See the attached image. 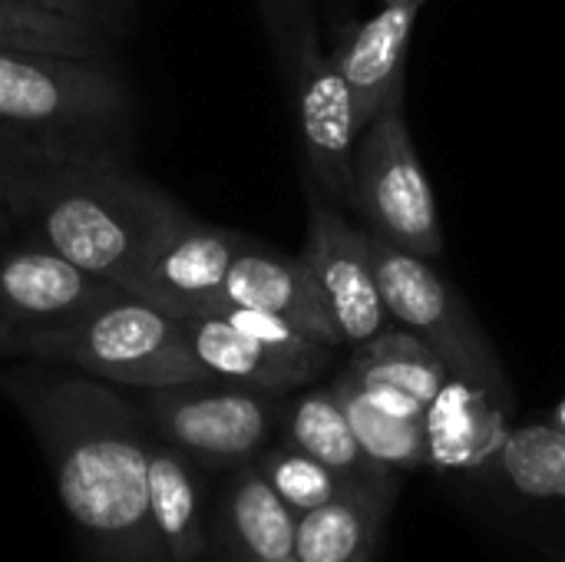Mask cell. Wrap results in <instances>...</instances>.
<instances>
[{
    "mask_svg": "<svg viewBox=\"0 0 565 562\" xmlns=\"http://www.w3.org/2000/svg\"><path fill=\"white\" fill-rule=\"evenodd\" d=\"M209 315L228 321L232 328L265 341V344H275V348H285V351H311L318 348L321 341L308 338L301 328H295L291 321L271 315V311H262V308H248V305H232V301H215L209 308Z\"/></svg>",
    "mask_w": 565,
    "mask_h": 562,
    "instance_id": "27",
    "label": "cell"
},
{
    "mask_svg": "<svg viewBox=\"0 0 565 562\" xmlns=\"http://www.w3.org/2000/svg\"><path fill=\"white\" fill-rule=\"evenodd\" d=\"M179 321H182L192 354L212 378L245 384V388L278 394V397L318 381L328 371L331 354H334V348L328 344H318L311 351H285L232 328L228 321L215 315H195V318H179Z\"/></svg>",
    "mask_w": 565,
    "mask_h": 562,
    "instance_id": "12",
    "label": "cell"
},
{
    "mask_svg": "<svg viewBox=\"0 0 565 562\" xmlns=\"http://www.w3.org/2000/svg\"><path fill=\"white\" fill-rule=\"evenodd\" d=\"M218 301L271 311V315L291 321L295 328H301L308 338H315L328 348H341L338 331L324 311V301H321L301 255L291 258L285 252L268 248L258 238L242 242V248L225 275Z\"/></svg>",
    "mask_w": 565,
    "mask_h": 562,
    "instance_id": "14",
    "label": "cell"
},
{
    "mask_svg": "<svg viewBox=\"0 0 565 562\" xmlns=\"http://www.w3.org/2000/svg\"><path fill=\"white\" fill-rule=\"evenodd\" d=\"M371 252L391 321L420 338L447 364L450 378H460L510 407L513 391L507 374L460 291L430 265V258L404 252L377 235H371Z\"/></svg>",
    "mask_w": 565,
    "mask_h": 562,
    "instance_id": "5",
    "label": "cell"
},
{
    "mask_svg": "<svg viewBox=\"0 0 565 562\" xmlns=\"http://www.w3.org/2000/svg\"><path fill=\"white\" fill-rule=\"evenodd\" d=\"M308 199V238L301 262L324 301V311L338 331L341 348H361L394 328L384 305V291L374 268L371 232L354 229L338 202L305 172Z\"/></svg>",
    "mask_w": 565,
    "mask_h": 562,
    "instance_id": "8",
    "label": "cell"
},
{
    "mask_svg": "<svg viewBox=\"0 0 565 562\" xmlns=\"http://www.w3.org/2000/svg\"><path fill=\"white\" fill-rule=\"evenodd\" d=\"M3 397L33 431L60 503L99 562H166L149 517V434L109 381L30 361L0 371Z\"/></svg>",
    "mask_w": 565,
    "mask_h": 562,
    "instance_id": "1",
    "label": "cell"
},
{
    "mask_svg": "<svg viewBox=\"0 0 565 562\" xmlns=\"http://www.w3.org/2000/svg\"><path fill=\"white\" fill-rule=\"evenodd\" d=\"M258 470L265 474V480L275 487V494L298 513H311L331 500H338L351 484L358 480H348L341 477L338 470H331L328 464L315 460L311 454L298 450L295 444H278V447H265L258 454Z\"/></svg>",
    "mask_w": 565,
    "mask_h": 562,
    "instance_id": "24",
    "label": "cell"
},
{
    "mask_svg": "<svg viewBox=\"0 0 565 562\" xmlns=\"http://www.w3.org/2000/svg\"><path fill=\"white\" fill-rule=\"evenodd\" d=\"M490 464L520 497L546 503L565 500V431L550 421L507 431Z\"/></svg>",
    "mask_w": 565,
    "mask_h": 562,
    "instance_id": "23",
    "label": "cell"
},
{
    "mask_svg": "<svg viewBox=\"0 0 565 562\" xmlns=\"http://www.w3.org/2000/svg\"><path fill=\"white\" fill-rule=\"evenodd\" d=\"M354 209L364 215L371 235L404 252L420 258L444 252L437 199L404 119V93L394 96L358 139Z\"/></svg>",
    "mask_w": 565,
    "mask_h": 562,
    "instance_id": "6",
    "label": "cell"
},
{
    "mask_svg": "<svg viewBox=\"0 0 565 562\" xmlns=\"http://www.w3.org/2000/svg\"><path fill=\"white\" fill-rule=\"evenodd\" d=\"M285 79L298 113L308 176L338 205L354 209V149L361 139V126L354 116L351 89L334 56L324 53L318 40L298 56L295 70Z\"/></svg>",
    "mask_w": 565,
    "mask_h": 562,
    "instance_id": "11",
    "label": "cell"
},
{
    "mask_svg": "<svg viewBox=\"0 0 565 562\" xmlns=\"http://www.w3.org/2000/svg\"><path fill=\"white\" fill-rule=\"evenodd\" d=\"M70 152H93V149H70L13 129H0V202L10 205L50 162Z\"/></svg>",
    "mask_w": 565,
    "mask_h": 562,
    "instance_id": "25",
    "label": "cell"
},
{
    "mask_svg": "<svg viewBox=\"0 0 565 562\" xmlns=\"http://www.w3.org/2000/svg\"><path fill=\"white\" fill-rule=\"evenodd\" d=\"M245 238L179 209L149 242L129 291L175 318L209 315Z\"/></svg>",
    "mask_w": 565,
    "mask_h": 562,
    "instance_id": "10",
    "label": "cell"
},
{
    "mask_svg": "<svg viewBox=\"0 0 565 562\" xmlns=\"http://www.w3.org/2000/svg\"><path fill=\"white\" fill-rule=\"evenodd\" d=\"M245 562H258V560H245ZM285 562H295V560H285Z\"/></svg>",
    "mask_w": 565,
    "mask_h": 562,
    "instance_id": "32",
    "label": "cell"
},
{
    "mask_svg": "<svg viewBox=\"0 0 565 562\" xmlns=\"http://www.w3.org/2000/svg\"><path fill=\"white\" fill-rule=\"evenodd\" d=\"M507 437V407L487 391L450 378L427 407V447L434 470H477Z\"/></svg>",
    "mask_w": 565,
    "mask_h": 562,
    "instance_id": "16",
    "label": "cell"
},
{
    "mask_svg": "<svg viewBox=\"0 0 565 562\" xmlns=\"http://www.w3.org/2000/svg\"><path fill=\"white\" fill-rule=\"evenodd\" d=\"M298 513L275 494L258 464H242L225 497V523L242 560L285 562L295 556Z\"/></svg>",
    "mask_w": 565,
    "mask_h": 562,
    "instance_id": "19",
    "label": "cell"
},
{
    "mask_svg": "<svg viewBox=\"0 0 565 562\" xmlns=\"http://www.w3.org/2000/svg\"><path fill=\"white\" fill-rule=\"evenodd\" d=\"M26 3H36L43 10L93 23V26L113 33V36L126 33L129 20H132V0H26Z\"/></svg>",
    "mask_w": 565,
    "mask_h": 562,
    "instance_id": "28",
    "label": "cell"
},
{
    "mask_svg": "<svg viewBox=\"0 0 565 562\" xmlns=\"http://www.w3.org/2000/svg\"><path fill=\"white\" fill-rule=\"evenodd\" d=\"M132 116V89L113 63L0 50V129L122 156Z\"/></svg>",
    "mask_w": 565,
    "mask_h": 562,
    "instance_id": "3",
    "label": "cell"
},
{
    "mask_svg": "<svg viewBox=\"0 0 565 562\" xmlns=\"http://www.w3.org/2000/svg\"><path fill=\"white\" fill-rule=\"evenodd\" d=\"M281 411L278 394L218 378L149 388L142 397V414L166 444L222 467L258 460L281 427Z\"/></svg>",
    "mask_w": 565,
    "mask_h": 562,
    "instance_id": "7",
    "label": "cell"
},
{
    "mask_svg": "<svg viewBox=\"0 0 565 562\" xmlns=\"http://www.w3.org/2000/svg\"><path fill=\"white\" fill-rule=\"evenodd\" d=\"M268 40L275 46L278 66L288 76L298 63V56L318 43V23H315V7L311 0H258Z\"/></svg>",
    "mask_w": 565,
    "mask_h": 562,
    "instance_id": "26",
    "label": "cell"
},
{
    "mask_svg": "<svg viewBox=\"0 0 565 562\" xmlns=\"http://www.w3.org/2000/svg\"><path fill=\"white\" fill-rule=\"evenodd\" d=\"M424 0H387L377 13L341 33L331 56L351 89L361 132L367 123L404 93L407 50Z\"/></svg>",
    "mask_w": 565,
    "mask_h": 562,
    "instance_id": "13",
    "label": "cell"
},
{
    "mask_svg": "<svg viewBox=\"0 0 565 562\" xmlns=\"http://www.w3.org/2000/svg\"><path fill=\"white\" fill-rule=\"evenodd\" d=\"M119 291L126 288L23 232V238L0 245V341L70 325Z\"/></svg>",
    "mask_w": 565,
    "mask_h": 562,
    "instance_id": "9",
    "label": "cell"
},
{
    "mask_svg": "<svg viewBox=\"0 0 565 562\" xmlns=\"http://www.w3.org/2000/svg\"><path fill=\"white\" fill-rule=\"evenodd\" d=\"M0 354L76 368L139 391L212 378L192 354L182 321L132 291H119L70 325L13 335L0 341Z\"/></svg>",
    "mask_w": 565,
    "mask_h": 562,
    "instance_id": "4",
    "label": "cell"
},
{
    "mask_svg": "<svg viewBox=\"0 0 565 562\" xmlns=\"http://www.w3.org/2000/svg\"><path fill=\"white\" fill-rule=\"evenodd\" d=\"M381 3H387V0H381Z\"/></svg>",
    "mask_w": 565,
    "mask_h": 562,
    "instance_id": "33",
    "label": "cell"
},
{
    "mask_svg": "<svg viewBox=\"0 0 565 562\" xmlns=\"http://www.w3.org/2000/svg\"><path fill=\"white\" fill-rule=\"evenodd\" d=\"M13 229H17V215H13V209H10V205H3V202H0V238H7Z\"/></svg>",
    "mask_w": 565,
    "mask_h": 562,
    "instance_id": "30",
    "label": "cell"
},
{
    "mask_svg": "<svg viewBox=\"0 0 565 562\" xmlns=\"http://www.w3.org/2000/svg\"><path fill=\"white\" fill-rule=\"evenodd\" d=\"M401 494V474L351 484L338 500L305 513L298 520L295 562H371L394 500Z\"/></svg>",
    "mask_w": 565,
    "mask_h": 562,
    "instance_id": "15",
    "label": "cell"
},
{
    "mask_svg": "<svg viewBox=\"0 0 565 562\" xmlns=\"http://www.w3.org/2000/svg\"><path fill=\"white\" fill-rule=\"evenodd\" d=\"M10 209L26 235L129 291L149 242L182 205L119 152H70L50 162Z\"/></svg>",
    "mask_w": 565,
    "mask_h": 562,
    "instance_id": "2",
    "label": "cell"
},
{
    "mask_svg": "<svg viewBox=\"0 0 565 562\" xmlns=\"http://www.w3.org/2000/svg\"><path fill=\"white\" fill-rule=\"evenodd\" d=\"M149 517L166 562H192L205 553L199 484L189 457L172 444L149 447Z\"/></svg>",
    "mask_w": 565,
    "mask_h": 562,
    "instance_id": "18",
    "label": "cell"
},
{
    "mask_svg": "<svg viewBox=\"0 0 565 562\" xmlns=\"http://www.w3.org/2000/svg\"><path fill=\"white\" fill-rule=\"evenodd\" d=\"M348 374V371H344ZM358 388H361V394L371 401V404H377L381 411H387V414H394V417H404V421H427V404L424 401H417L414 394H407V391H401V388H394V384H384V381H364V378H354V374H348Z\"/></svg>",
    "mask_w": 565,
    "mask_h": 562,
    "instance_id": "29",
    "label": "cell"
},
{
    "mask_svg": "<svg viewBox=\"0 0 565 562\" xmlns=\"http://www.w3.org/2000/svg\"><path fill=\"white\" fill-rule=\"evenodd\" d=\"M281 427H285L288 444H295L298 450L328 464L331 470H338L348 480H374L384 474H397V470H384L381 464H374L364 454V447L331 388L305 391L291 404H285Z\"/></svg>",
    "mask_w": 565,
    "mask_h": 562,
    "instance_id": "17",
    "label": "cell"
},
{
    "mask_svg": "<svg viewBox=\"0 0 565 562\" xmlns=\"http://www.w3.org/2000/svg\"><path fill=\"white\" fill-rule=\"evenodd\" d=\"M550 424H553V427H559V431H565V397L556 404V411L550 414Z\"/></svg>",
    "mask_w": 565,
    "mask_h": 562,
    "instance_id": "31",
    "label": "cell"
},
{
    "mask_svg": "<svg viewBox=\"0 0 565 562\" xmlns=\"http://www.w3.org/2000/svg\"><path fill=\"white\" fill-rule=\"evenodd\" d=\"M331 391L338 394L364 454L374 464H381L384 470H397V474L430 467L427 421H404V417L381 411L361 394V388L348 374H338L331 381Z\"/></svg>",
    "mask_w": 565,
    "mask_h": 562,
    "instance_id": "21",
    "label": "cell"
},
{
    "mask_svg": "<svg viewBox=\"0 0 565 562\" xmlns=\"http://www.w3.org/2000/svg\"><path fill=\"white\" fill-rule=\"evenodd\" d=\"M0 50H33L113 63V33L26 0H0Z\"/></svg>",
    "mask_w": 565,
    "mask_h": 562,
    "instance_id": "20",
    "label": "cell"
},
{
    "mask_svg": "<svg viewBox=\"0 0 565 562\" xmlns=\"http://www.w3.org/2000/svg\"><path fill=\"white\" fill-rule=\"evenodd\" d=\"M354 378L364 381H384L394 384L407 394H414L417 401H424L427 407L437 401V394L444 391V384L450 381L447 364L411 331L404 328H387L384 335H377L374 341L354 348L351 364L344 368Z\"/></svg>",
    "mask_w": 565,
    "mask_h": 562,
    "instance_id": "22",
    "label": "cell"
}]
</instances>
